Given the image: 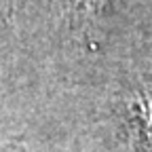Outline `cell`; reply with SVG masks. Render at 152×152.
Here are the masks:
<instances>
[{"label":"cell","instance_id":"cell-1","mask_svg":"<svg viewBox=\"0 0 152 152\" xmlns=\"http://www.w3.org/2000/svg\"><path fill=\"white\" fill-rule=\"evenodd\" d=\"M135 112H137V125L142 129V135L148 142V146L152 148V93L140 97Z\"/></svg>","mask_w":152,"mask_h":152}]
</instances>
